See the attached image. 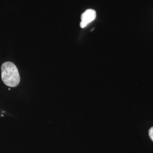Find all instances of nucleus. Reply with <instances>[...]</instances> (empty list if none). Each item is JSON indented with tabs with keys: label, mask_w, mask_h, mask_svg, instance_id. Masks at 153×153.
Here are the masks:
<instances>
[{
	"label": "nucleus",
	"mask_w": 153,
	"mask_h": 153,
	"mask_svg": "<svg viewBox=\"0 0 153 153\" xmlns=\"http://www.w3.org/2000/svg\"><path fill=\"white\" fill-rule=\"evenodd\" d=\"M1 78L6 85L16 87L20 82L19 71L13 62H6L1 66Z\"/></svg>",
	"instance_id": "obj_1"
},
{
	"label": "nucleus",
	"mask_w": 153,
	"mask_h": 153,
	"mask_svg": "<svg viewBox=\"0 0 153 153\" xmlns=\"http://www.w3.org/2000/svg\"><path fill=\"white\" fill-rule=\"evenodd\" d=\"M97 16L96 11L93 9H88L81 16V22L80 23L81 27H86L89 23L95 20Z\"/></svg>",
	"instance_id": "obj_2"
},
{
	"label": "nucleus",
	"mask_w": 153,
	"mask_h": 153,
	"mask_svg": "<svg viewBox=\"0 0 153 153\" xmlns=\"http://www.w3.org/2000/svg\"><path fill=\"white\" fill-rule=\"evenodd\" d=\"M149 137L150 138V139L153 141V126L149 129Z\"/></svg>",
	"instance_id": "obj_3"
}]
</instances>
